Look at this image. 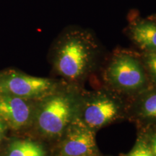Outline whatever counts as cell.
Wrapping results in <instances>:
<instances>
[{"instance_id": "cell-5", "label": "cell", "mask_w": 156, "mask_h": 156, "mask_svg": "<svg viewBox=\"0 0 156 156\" xmlns=\"http://www.w3.org/2000/svg\"><path fill=\"white\" fill-rule=\"evenodd\" d=\"M120 113L119 103L114 98L106 94H98L85 103L80 119L95 131L116 120Z\"/></svg>"}, {"instance_id": "cell-10", "label": "cell", "mask_w": 156, "mask_h": 156, "mask_svg": "<svg viewBox=\"0 0 156 156\" xmlns=\"http://www.w3.org/2000/svg\"><path fill=\"white\" fill-rule=\"evenodd\" d=\"M139 114L145 119H156V93H151L142 99Z\"/></svg>"}, {"instance_id": "cell-12", "label": "cell", "mask_w": 156, "mask_h": 156, "mask_svg": "<svg viewBox=\"0 0 156 156\" xmlns=\"http://www.w3.org/2000/svg\"><path fill=\"white\" fill-rule=\"evenodd\" d=\"M144 62L149 73L156 81V51H147L144 57Z\"/></svg>"}, {"instance_id": "cell-13", "label": "cell", "mask_w": 156, "mask_h": 156, "mask_svg": "<svg viewBox=\"0 0 156 156\" xmlns=\"http://www.w3.org/2000/svg\"><path fill=\"white\" fill-rule=\"evenodd\" d=\"M149 146L154 153V155L156 156V132L151 136V143H150Z\"/></svg>"}, {"instance_id": "cell-9", "label": "cell", "mask_w": 156, "mask_h": 156, "mask_svg": "<svg viewBox=\"0 0 156 156\" xmlns=\"http://www.w3.org/2000/svg\"><path fill=\"white\" fill-rule=\"evenodd\" d=\"M7 156H46L44 148L36 142L15 140L9 144Z\"/></svg>"}, {"instance_id": "cell-11", "label": "cell", "mask_w": 156, "mask_h": 156, "mask_svg": "<svg viewBox=\"0 0 156 156\" xmlns=\"http://www.w3.org/2000/svg\"><path fill=\"white\" fill-rule=\"evenodd\" d=\"M127 156H155L150 147L145 142L139 141L136 144L132 151Z\"/></svg>"}, {"instance_id": "cell-1", "label": "cell", "mask_w": 156, "mask_h": 156, "mask_svg": "<svg viewBox=\"0 0 156 156\" xmlns=\"http://www.w3.org/2000/svg\"><path fill=\"white\" fill-rule=\"evenodd\" d=\"M96 51L97 46L90 35L80 30L70 31L56 47V69L69 80L81 79L92 66Z\"/></svg>"}, {"instance_id": "cell-4", "label": "cell", "mask_w": 156, "mask_h": 156, "mask_svg": "<svg viewBox=\"0 0 156 156\" xmlns=\"http://www.w3.org/2000/svg\"><path fill=\"white\" fill-rule=\"evenodd\" d=\"M54 83L49 79L37 77L16 72H7L0 75V93L21 98H41L52 92Z\"/></svg>"}, {"instance_id": "cell-8", "label": "cell", "mask_w": 156, "mask_h": 156, "mask_svg": "<svg viewBox=\"0 0 156 156\" xmlns=\"http://www.w3.org/2000/svg\"><path fill=\"white\" fill-rule=\"evenodd\" d=\"M130 35L134 43L147 51H156V23L141 20L132 25Z\"/></svg>"}, {"instance_id": "cell-3", "label": "cell", "mask_w": 156, "mask_h": 156, "mask_svg": "<svg viewBox=\"0 0 156 156\" xmlns=\"http://www.w3.org/2000/svg\"><path fill=\"white\" fill-rule=\"evenodd\" d=\"M109 83L126 92H135L146 83L145 74L140 62L129 54H119L113 58L106 71Z\"/></svg>"}, {"instance_id": "cell-2", "label": "cell", "mask_w": 156, "mask_h": 156, "mask_svg": "<svg viewBox=\"0 0 156 156\" xmlns=\"http://www.w3.org/2000/svg\"><path fill=\"white\" fill-rule=\"evenodd\" d=\"M74 99L66 94L46 96L36 115L37 126L41 133L49 137L61 136L75 117Z\"/></svg>"}, {"instance_id": "cell-6", "label": "cell", "mask_w": 156, "mask_h": 156, "mask_svg": "<svg viewBox=\"0 0 156 156\" xmlns=\"http://www.w3.org/2000/svg\"><path fill=\"white\" fill-rule=\"evenodd\" d=\"M75 117L65 131L66 136L62 144V155L95 156L97 151L95 131L85 125L80 118Z\"/></svg>"}, {"instance_id": "cell-14", "label": "cell", "mask_w": 156, "mask_h": 156, "mask_svg": "<svg viewBox=\"0 0 156 156\" xmlns=\"http://www.w3.org/2000/svg\"><path fill=\"white\" fill-rule=\"evenodd\" d=\"M6 128H7V125H6L5 123L3 122L2 119L0 118V142L2 140Z\"/></svg>"}, {"instance_id": "cell-7", "label": "cell", "mask_w": 156, "mask_h": 156, "mask_svg": "<svg viewBox=\"0 0 156 156\" xmlns=\"http://www.w3.org/2000/svg\"><path fill=\"white\" fill-rule=\"evenodd\" d=\"M34 112L29 100L0 93V118L13 129L24 128L32 120Z\"/></svg>"}]
</instances>
